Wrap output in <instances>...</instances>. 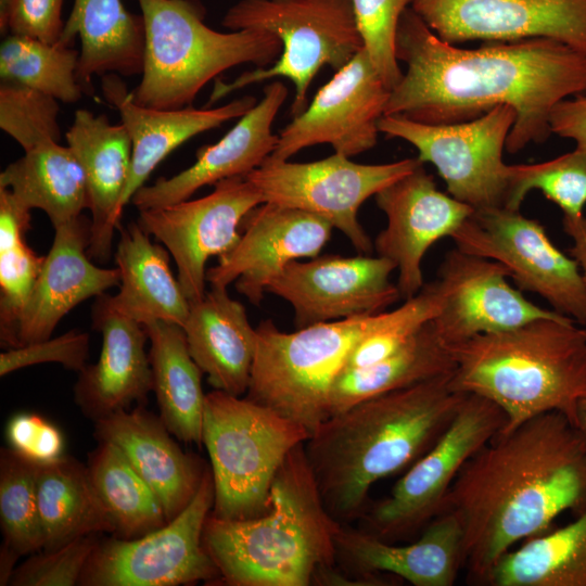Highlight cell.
<instances>
[{
	"label": "cell",
	"mask_w": 586,
	"mask_h": 586,
	"mask_svg": "<svg viewBox=\"0 0 586 586\" xmlns=\"http://www.w3.org/2000/svg\"><path fill=\"white\" fill-rule=\"evenodd\" d=\"M407 71L391 90L384 115L444 125L472 120L501 104L517 114L509 153L544 143L560 101L586 92V54L550 38L491 41L462 49L440 39L411 9L395 40Z\"/></svg>",
	"instance_id": "1"
},
{
	"label": "cell",
	"mask_w": 586,
	"mask_h": 586,
	"mask_svg": "<svg viewBox=\"0 0 586 586\" xmlns=\"http://www.w3.org/2000/svg\"><path fill=\"white\" fill-rule=\"evenodd\" d=\"M586 509V442L563 413L535 416L497 433L462 467L442 511L463 532L467 581L484 585L509 550Z\"/></svg>",
	"instance_id": "2"
},
{
	"label": "cell",
	"mask_w": 586,
	"mask_h": 586,
	"mask_svg": "<svg viewBox=\"0 0 586 586\" xmlns=\"http://www.w3.org/2000/svg\"><path fill=\"white\" fill-rule=\"evenodd\" d=\"M451 373L356 404L305 442L323 504L337 522L360 517L372 486L410 467L443 434L467 395L453 387Z\"/></svg>",
	"instance_id": "3"
},
{
	"label": "cell",
	"mask_w": 586,
	"mask_h": 586,
	"mask_svg": "<svg viewBox=\"0 0 586 586\" xmlns=\"http://www.w3.org/2000/svg\"><path fill=\"white\" fill-rule=\"evenodd\" d=\"M304 444L280 467L265 513L244 520L207 517L203 546L225 584L308 586L320 568L336 563L343 524L323 504Z\"/></svg>",
	"instance_id": "4"
},
{
	"label": "cell",
	"mask_w": 586,
	"mask_h": 586,
	"mask_svg": "<svg viewBox=\"0 0 586 586\" xmlns=\"http://www.w3.org/2000/svg\"><path fill=\"white\" fill-rule=\"evenodd\" d=\"M455 390L487 398L506 417L501 432L546 412L574 424L586 398V329L571 318H542L448 346Z\"/></svg>",
	"instance_id": "5"
},
{
	"label": "cell",
	"mask_w": 586,
	"mask_h": 586,
	"mask_svg": "<svg viewBox=\"0 0 586 586\" xmlns=\"http://www.w3.org/2000/svg\"><path fill=\"white\" fill-rule=\"evenodd\" d=\"M137 1L145 48L141 80L130 93L142 106H191L201 89L226 69L243 63L266 67L282 52L280 39L269 31L212 29L198 0Z\"/></svg>",
	"instance_id": "6"
},
{
	"label": "cell",
	"mask_w": 586,
	"mask_h": 586,
	"mask_svg": "<svg viewBox=\"0 0 586 586\" xmlns=\"http://www.w3.org/2000/svg\"><path fill=\"white\" fill-rule=\"evenodd\" d=\"M308 438L304 426L267 406L218 390L207 393L202 443L214 481L212 514L244 520L265 513L280 467Z\"/></svg>",
	"instance_id": "7"
},
{
	"label": "cell",
	"mask_w": 586,
	"mask_h": 586,
	"mask_svg": "<svg viewBox=\"0 0 586 586\" xmlns=\"http://www.w3.org/2000/svg\"><path fill=\"white\" fill-rule=\"evenodd\" d=\"M387 317L384 310L291 333L262 321L246 397L301 424L310 437L328 418L331 386L351 353Z\"/></svg>",
	"instance_id": "8"
},
{
	"label": "cell",
	"mask_w": 586,
	"mask_h": 586,
	"mask_svg": "<svg viewBox=\"0 0 586 586\" xmlns=\"http://www.w3.org/2000/svg\"><path fill=\"white\" fill-rule=\"evenodd\" d=\"M230 30L260 29L282 43L279 59L242 74L230 84L217 82L211 103L245 86L285 77L295 87L293 116L307 106V91L324 65L339 71L362 48L352 0H241L222 17Z\"/></svg>",
	"instance_id": "9"
},
{
	"label": "cell",
	"mask_w": 586,
	"mask_h": 586,
	"mask_svg": "<svg viewBox=\"0 0 586 586\" xmlns=\"http://www.w3.org/2000/svg\"><path fill=\"white\" fill-rule=\"evenodd\" d=\"M505 424L506 417L496 404L467 394L434 445L409 467L388 496L364 515L362 530L390 543L422 532L441 513L464 463Z\"/></svg>",
	"instance_id": "10"
},
{
	"label": "cell",
	"mask_w": 586,
	"mask_h": 586,
	"mask_svg": "<svg viewBox=\"0 0 586 586\" xmlns=\"http://www.w3.org/2000/svg\"><path fill=\"white\" fill-rule=\"evenodd\" d=\"M515 117L510 105L501 104L457 124L430 125L383 115L378 128L387 138L411 143L422 163L435 166L453 198L481 209L507 205L509 165L502 152Z\"/></svg>",
	"instance_id": "11"
},
{
	"label": "cell",
	"mask_w": 586,
	"mask_h": 586,
	"mask_svg": "<svg viewBox=\"0 0 586 586\" xmlns=\"http://www.w3.org/2000/svg\"><path fill=\"white\" fill-rule=\"evenodd\" d=\"M214 481L207 466L190 504L164 526L141 537L100 539L79 579L80 586H177L220 578L203 546L213 510Z\"/></svg>",
	"instance_id": "12"
},
{
	"label": "cell",
	"mask_w": 586,
	"mask_h": 586,
	"mask_svg": "<svg viewBox=\"0 0 586 586\" xmlns=\"http://www.w3.org/2000/svg\"><path fill=\"white\" fill-rule=\"evenodd\" d=\"M462 252L496 260L517 285L539 295L551 309L586 324V283L576 260L560 251L544 226L520 209H473L451 235Z\"/></svg>",
	"instance_id": "13"
},
{
	"label": "cell",
	"mask_w": 586,
	"mask_h": 586,
	"mask_svg": "<svg viewBox=\"0 0 586 586\" xmlns=\"http://www.w3.org/2000/svg\"><path fill=\"white\" fill-rule=\"evenodd\" d=\"M421 163L416 157L386 164H358L334 153L308 163L265 160L245 177L260 191L264 203L319 216L341 231L359 254H369L374 246L358 220L359 207Z\"/></svg>",
	"instance_id": "14"
},
{
	"label": "cell",
	"mask_w": 586,
	"mask_h": 586,
	"mask_svg": "<svg viewBox=\"0 0 586 586\" xmlns=\"http://www.w3.org/2000/svg\"><path fill=\"white\" fill-rule=\"evenodd\" d=\"M207 195L139 211L137 222L173 257L177 279L190 303L205 291L206 263L234 247L244 217L264 198L245 176L218 181Z\"/></svg>",
	"instance_id": "15"
},
{
	"label": "cell",
	"mask_w": 586,
	"mask_h": 586,
	"mask_svg": "<svg viewBox=\"0 0 586 586\" xmlns=\"http://www.w3.org/2000/svg\"><path fill=\"white\" fill-rule=\"evenodd\" d=\"M391 90L362 48L315 94L311 103L279 132L268 161H288L304 148L330 144L352 157L377 144L379 119Z\"/></svg>",
	"instance_id": "16"
},
{
	"label": "cell",
	"mask_w": 586,
	"mask_h": 586,
	"mask_svg": "<svg viewBox=\"0 0 586 586\" xmlns=\"http://www.w3.org/2000/svg\"><path fill=\"white\" fill-rule=\"evenodd\" d=\"M395 264L382 256L324 255L294 260L267 292L289 303L297 329L374 315L402 298L391 281Z\"/></svg>",
	"instance_id": "17"
},
{
	"label": "cell",
	"mask_w": 586,
	"mask_h": 586,
	"mask_svg": "<svg viewBox=\"0 0 586 586\" xmlns=\"http://www.w3.org/2000/svg\"><path fill=\"white\" fill-rule=\"evenodd\" d=\"M508 278L507 268L496 260L457 247L449 251L434 280L442 304L431 322L438 337L451 346L533 320L566 317L532 303Z\"/></svg>",
	"instance_id": "18"
},
{
	"label": "cell",
	"mask_w": 586,
	"mask_h": 586,
	"mask_svg": "<svg viewBox=\"0 0 586 586\" xmlns=\"http://www.w3.org/2000/svg\"><path fill=\"white\" fill-rule=\"evenodd\" d=\"M443 41L550 38L586 54V0H412Z\"/></svg>",
	"instance_id": "19"
},
{
	"label": "cell",
	"mask_w": 586,
	"mask_h": 586,
	"mask_svg": "<svg viewBox=\"0 0 586 586\" xmlns=\"http://www.w3.org/2000/svg\"><path fill=\"white\" fill-rule=\"evenodd\" d=\"M232 250L207 269L211 288L237 291L259 305L269 283L292 262L314 258L328 243L333 227L323 218L269 202L254 207L241 222Z\"/></svg>",
	"instance_id": "20"
},
{
	"label": "cell",
	"mask_w": 586,
	"mask_h": 586,
	"mask_svg": "<svg viewBox=\"0 0 586 586\" xmlns=\"http://www.w3.org/2000/svg\"><path fill=\"white\" fill-rule=\"evenodd\" d=\"M423 164L374 195L387 221L373 246L379 256L395 264L403 300L423 288L422 260L428 250L438 240L451 238L473 212L470 205L440 191Z\"/></svg>",
	"instance_id": "21"
},
{
	"label": "cell",
	"mask_w": 586,
	"mask_h": 586,
	"mask_svg": "<svg viewBox=\"0 0 586 586\" xmlns=\"http://www.w3.org/2000/svg\"><path fill=\"white\" fill-rule=\"evenodd\" d=\"M288 97L281 81L264 89L263 99L216 143L196 151V161L177 175L142 186L132 196L139 209L158 208L189 200L199 189L218 181L246 176L259 167L273 152L279 136L271 131L272 123Z\"/></svg>",
	"instance_id": "22"
},
{
	"label": "cell",
	"mask_w": 586,
	"mask_h": 586,
	"mask_svg": "<svg viewBox=\"0 0 586 586\" xmlns=\"http://www.w3.org/2000/svg\"><path fill=\"white\" fill-rule=\"evenodd\" d=\"M336 562L355 575H392L413 586H453L463 570V532L457 515L443 511L406 545L342 525Z\"/></svg>",
	"instance_id": "23"
},
{
	"label": "cell",
	"mask_w": 586,
	"mask_h": 586,
	"mask_svg": "<svg viewBox=\"0 0 586 586\" xmlns=\"http://www.w3.org/2000/svg\"><path fill=\"white\" fill-rule=\"evenodd\" d=\"M106 293L92 307V328L102 335L99 359L86 365L74 385V400L92 421L143 403L153 390L144 326L111 307Z\"/></svg>",
	"instance_id": "24"
},
{
	"label": "cell",
	"mask_w": 586,
	"mask_h": 586,
	"mask_svg": "<svg viewBox=\"0 0 586 586\" xmlns=\"http://www.w3.org/2000/svg\"><path fill=\"white\" fill-rule=\"evenodd\" d=\"M89 238L90 220L84 215L54 228L51 249L20 319V346L51 337L74 307L119 285L117 267L102 268L90 260Z\"/></svg>",
	"instance_id": "25"
},
{
	"label": "cell",
	"mask_w": 586,
	"mask_h": 586,
	"mask_svg": "<svg viewBox=\"0 0 586 586\" xmlns=\"http://www.w3.org/2000/svg\"><path fill=\"white\" fill-rule=\"evenodd\" d=\"M93 436L115 445L158 498L167 521L190 504L206 464L184 453L160 417L137 407L98 419Z\"/></svg>",
	"instance_id": "26"
},
{
	"label": "cell",
	"mask_w": 586,
	"mask_h": 586,
	"mask_svg": "<svg viewBox=\"0 0 586 586\" xmlns=\"http://www.w3.org/2000/svg\"><path fill=\"white\" fill-rule=\"evenodd\" d=\"M102 90L106 101L119 112L132 142L130 170L120 199L122 211L144 186L155 167L175 149L203 131L240 118L257 103L254 97L244 95L214 109H150L133 101L116 74L102 76Z\"/></svg>",
	"instance_id": "27"
},
{
	"label": "cell",
	"mask_w": 586,
	"mask_h": 586,
	"mask_svg": "<svg viewBox=\"0 0 586 586\" xmlns=\"http://www.w3.org/2000/svg\"><path fill=\"white\" fill-rule=\"evenodd\" d=\"M65 137L84 169L88 187L91 212L88 255L105 263L123 213L120 199L131 165V138L123 124H112L105 115L86 109L75 112Z\"/></svg>",
	"instance_id": "28"
},
{
	"label": "cell",
	"mask_w": 586,
	"mask_h": 586,
	"mask_svg": "<svg viewBox=\"0 0 586 586\" xmlns=\"http://www.w3.org/2000/svg\"><path fill=\"white\" fill-rule=\"evenodd\" d=\"M191 357L214 390L241 396L247 392L257 345V330L245 307L227 289L211 288L190 303L181 327Z\"/></svg>",
	"instance_id": "29"
},
{
	"label": "cell",
	"mask_w": 586,
	"mask_h": 586,
	"mask_svg": "<svg viewBox=\"0 0 586 586\" xmlns=\"http://www.w3.org/2000/svg\"><path fill=\"white\" fill-rule=\"evenodd\" d=\"M80 38L77 79L92 93L93 76L142 73L145 25L143 16L129 12L122 0H74L59 42L71 46Z\"/></svg>",
	"instance_id": "30"
},
{
	"label": "cell",
	"mask_w": 586,
	"mask_h": 586,
	"mask_svg": "<svg viewBox=\"0 0 586 586\" xmlns=\"http://www.w3.org/2000/svg\"><path fill=\"white\" fill-rule=\"evenodd\" d=\"M138 222L120 228L115 252L119 291L106 295L116 311L145 324L167 321L183 326L190 302L169 266L168 251L152 242Z\"/></svg>",
	"instance_id": "31"
},
{
	"label": "cell",
	"mask_w": 586,
	"mask_h": 586,
	"mask_svg": "<svg viewBox=\"0 0 586 586\" xmlns=\"http://www.w3.org/2000/svg\"><path fill=\"white\" fill-rule=\"evenodd\" d=\"M149 359L160 418L180 442L201 446L205 395L202 370L188 349L184 332L176 323L150 321Z\"/></svg>",
	"instance_id": "32"
},
{
	"label": "cell",
	"mask_w": 586,
	"mask_h": 586,
	"mask_svg": "<svg viewBox=\"0 0 586 586\" xmlns=\"http://www.w3.org/2000/svg\"><path fill=\"white\" fill-rule=\"evenodd\" d=\"M0 188L8 189L25 208L41 209L53 228L69 222L89 209L84 169L68 145L40 144L9 164L0 174Z\"/></svg>",
	"instance_id": "33"
},
{
	"label": "cell",
	"mask_w": 586,
	"mask_h": 586,
	"mask_svg": "<svg viewBox=\"0 0 586 586\" xmlns=\"http://www.w3.org/2000/svg\"><path fill=\"white\" fill-rule=\"evenodd\" d=\"M37 502L43 549L55 550L90 534L114 533L112 521L90 481L87 464L74 457L42 464Z\"/></svg>",
	"instance_id": "34"
},
{
	"label": "cell",
	"mask_w": 586,
	"mask_h": 586,
	"mask_svg": "<svg viewBox=\"0 0 586 586\" xmlns=\"http://www.w3.org/2000/svg\"><path fill=\"white\" fill-rule=\"evenodd\" d=\"M454 369L455 361L448 346L429 321L388 358L369 367L342 370L330 390L328 418L371 397L453 372Z\"/></svg>",
	"instance_id": "35"
},
{
	"label": "cell",
	"mask_w": 586,
	"mask_h": 586,
	"mask_svg": "<svg viewBox=\"0 0 586 586\" xmlns=\"http://www.w3.org/2000/svg\"><path fill=\"white\" fill-rule=\"evenodd\" d=\"M486 586H586V509L504 555Z\"/></svg>",
	"instance_id": "36"
},
{
	"label": "cell",
	"mask_w": 586,
	"mask_h": 586,
	"mask_svg": "<svg viewBox=\"0 0 586 586\" xmlns=\"http://www.w3.org/2000/svg\"><path fill=\"white\" fill-rule=\"evenodd\" d=\"M87 469L114 536L138 538L168 522L154 492L112 443L98 442L88 454Z\"/></svg>",
	"instance_id": "37"
},
{
	"label": "cell",
	"mask_w": 586,
	"mask_h": 586,
	"mask_svg": "<svg viewBox=\"0 0 586 586\" xmlns=\"http://www.w3.org/2000/svg\"><path fill=\"white\" fill-rule=\"evenodd\" d=\"M30 227V211L0 188V343L5 349L20 346V319L44 262L26 243Z\"/></svg>",
	"instance_id": "38"
},
{
	"label": "cell",
	"mask_w": 586,
	"mask_h": 586,
	"mask_svg": "<svg viewBox=\"0 0 586 586\" xmlns=\"http://www.w3.org/2000/svg\"><path fill=\"white\" fill-rule=\"evenodd\" d=\"M78 60L79 52L71 46L11 34L0 47V76L2 81L75 103L85 93L77 79Z\"/></svg>",
	"instance_id": "39"
},
{
	"label": "cell",
	"mask_w": 586,
	"mask_h": 586,
	"mask_svg": "<svg viewBox=\"0 0 586 586\" xmlns=\"http://www.w3.org/2000/svg\"><path fill=\"white\" fill-rule=\"evenodd\" d=\"M33 463L10 447L0 451V523L3 546L18 557L43 549L37 502V473Z\"/></svg>",
	"instance_id": "40"
},
{
	"label": "cell",
	"mask_w": 586,
	"mask_h": 586,
	"mask_svg": "<svg viewBox=\"0 0 586 586\" xmlns=\"http://www.w3.org/2000/svg\"><path fill=\"white\" fill-rule=\"evenodd\" d=\"M506 207L520 209L526 194L539 190L559 206L563 217L579 218L586 207V151L572 152L536 164L509 165Z\"/></svg>",
	"instance_id": "41"
},
{
	"label": "cell",
	"mask_w": 586,
	"mask_h": 586,
	"mask_svg": "<svg viewBox=\"0 0 586 586\" xmlns=\"http://www.w3.org/2000/svg\"><path fill=\"white\" fill-rule=\"evenodd\" d=\"M441 304L435 281L424 284L418 294L390 310L386 321L357 344L345 369L369 367L394 355L437 315Z\"/></svg>",
	"instance_id": "42"
},
{
	"label": "cell",
	"mask_w": 586,
	"mask_h": 586,
	"mask_svg": "<svg viewBox=\"0 0 586 586\" xmlns=\"http://www.w3.org/2000/svg\"><path fill=\"white\" fill-rule=\"evenodd\" d=\"M59 100L36 89L2 81L0 128L27 152L61 140Z\"/></svg>",
	"instance_id": "43"
},
{
	"label": "cell",
	"mask_w": 586,
	"mask_h": 586,
	"mask_svg": "<svg viewBox=\"0 0 586 586\" xmlns=\"http://www.w3.org/2000/svg\"><path fill=\"white\" fill-rule=\"evenodd\" d=\"M412 0H352L364 48L390 90L403 77L395 52L399 18Z\"/></svg>",
	"instance_id": "44"
},
{
	"label": "cell",
	"mask_w": 586,
	"mask_h": 586,
	"mask_svg": "<svg viewBox=\"0 0 586 586\" xmlns=\"http://www.w3.org/2000/svg\"><path fill=\"white\" fill-rule=\"evenodd\" d=\"M98 534L77 538L55 550L31 553L16 566L10 586H74L97 547Z\"/></svg>",
	"instance_id": "45"
},
{
	"label": "cell",
	"mask_w": 586,
	"mask_h": 586,
	"mask_svg": "<svg viewBox=\"0 0 586 586\" xmlns=\"http://www.w3.org/2000/svg\"><path fill=\"white\" fill-rule=\"evenodd\" d=\"M89 353V335L71 330L54 339L22 345L0 354V375L44 362H58L64 368L79 372Z\"/></svg>",
	"instance_id": "46"
},
{
	"label": "cell",
	"mask_w": 586,
	"mask_h": 586,
	"mask_svg": "<svg viewBox=\"0 0 586 586\" xmlns=\"http://www.w3.org/2000/svg\"><path fill=\"white\" fill-rule=\"evenodd\" d=\"M5 438L13 451L38 466L55 462L65 456L62 431L36 412L12 416L5 428Z\"/></svg>",
	"instance_id": "47"
},
{
	"label": "cell",
	"mask_w": 586,
	"mask_h": 586,
	"mask_svg": "<svg viewBox=\"0 0 586 586\" xmlns=\"http://www.w3.org/2000/svg\"><path fill=\"white\" fill-rule=\"evenodd\" d=\"M64 0H9L0 14L1 31L55 43L63 31Z\"/></svg>",
	"instance_id": "48"
},
{
	"label": "cell",
	"mask_w": 586,
	"mask_h": 586,
	"mask_svg": "<svg viewBox=\"0 0 586 586\" xmlns=\"http://www.w3.org/2000/svg\"><path fill=\"white\" fill-rule=\"evenodd\" d=\"M550 128L552 133L573 140L575 149L586 151V92L556 104L550 115Z\"/></svg>",
	"instance_id": "49"
},
{
	"label": "cell",
	"mask_w": 586,
	"mask_h": 586,
	"mask_svg": "<svg viewBox=\"0 0 586 586\" xmlns=\"http://www.w3.org/2000/svg\"><path fill=\"white\" fill-rule=\"evenodd\" d=\"M562 226L573 242L569 253L576 260L586 283V207L579 218L563 217Z\"/></svg>",
	"instance_id": "50"
},
{
	"label": "cell",
	"mask_w": 586,
	"mask_h": 586,
	"mask_svg": "<svg viewBox=\"0 0 586 586\" xmlns=\"http://www.w3.org/2000/svg\"><path fill=\"white\" fill-rule=\"evenodd\" d=\"M575 425L586 442V398H584L577 407Z\"/></svg>",
	"instance_id": "51"
},
{
	"label": "cell",
	"mask_w": 586,
	"mask_h": 586,
	"mask_svg": "<svg viewBox=\"0 0 586 586\" xmlns=\"http://www.w3.org/2000/svg\"><path fill=\"white\" fill-rule=\"evenodd\" d=\"M9 0H0V14H2L7 7H8Z\"/></svg>",
	"instance_id": "52"
}]
</instances>
